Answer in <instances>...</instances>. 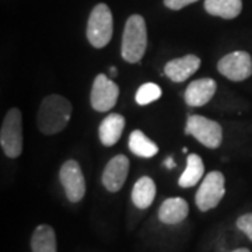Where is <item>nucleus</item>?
<instances>
[{
	"label": "nucleus",
	"instance_id": "21",
	"mask_svg": "<svg viewBox=\"0 0 252 252\" xmlns=\"http://www.w3.org/2000/svg\"><path fill=\"white\" fill-rule=\"evenodd\" d=\"M237 228L252 241V213H245L237 219Z\"/></svg>",
	"mask_w": 252,
	"mask_h": 252
},
{
	"label": "nucleus",
	"instance_id": "1",
	"mask_svg": "<svg viewBox=\"0 0 252 252\" xmlns=\"http://www.w3.org/2000/svg\"><path fill=\"white\" fill-rule=\"evenodd\" d=\"M72 102L61 94L46 95L36 112V127L44 135L61 133L72 118Z\"/></svg>",
	"mask_w": 252,
	"mask_h": 252
},
{
	"label": "nucleus",
	"instance_id": "11",
	"mask_svg": "<svg viewBox=\"0 0 252 252\" xmlns=\"http://www.w3.org/2000/svg\"><path fill=\"white\" fill-rule=\"evenodd\" d=\"M217 83L210 77H202L189 83L184 93V99L187 105L192 108H199L206 105L213 95L216 94Z\"/></svg>",
	"mask_w": 252,
	"mask_h": 252
},
{
	"label": "nucleus",
	"instance_id": "10",
	"mask_svg": "<svg viewBox=\"0 0 252 252\" xmlns=\"http://www.w3.org/2000/svg\"><path fill=\"white\" fill-rule=\"evenodd\" d=\"M130 168V161L126 157L125 154H118L115 157H112L102 172V185L104 188L115 193L118 190H121L122 187L125 185V181L129 174Z\"/></svg>",
	"mask_w": 252,
	"mask_h": 252
},
{
	"label": "nucleus",
	"instance_id": "6",
	"mask_svg": "<svg viewBox=\"0 0 252 252\" xmlns=\"http://www.w3.org/2000/svg\"><path fill=\"white\" fill-rule=\"evenodd\" d=\"M225 195V178L223 172L210 171L203 177V181L200 182L196 195H195V203L200 212L212 210Z\"/></svg>",
	"mask_w": 252,
	"mask_h": 252
},
{
	"label": "nucleus",
	"instance_id": "20",
	"mask_svg": "<svg viewBox=\"0 0 252 252\" xmlns=\"http://www.w3.org/2000/svg\"><path fill=\"white\" fill-rule=\"evenodd\" d=\"M161 87H160L157 83L149 81V83L142 84V86L137 89V91H136V104L140 105V107H144V105H149V104H152L154 101L160 99L161 98Z\"/></svg>",
	"mask_w": 252,
	"mask_h": 252
},
{
	"label": "nucleus",
	"instance_id": "5",
	"mask_svg": "<svg viewBox=\"0 0 252 252\" xmlns=\"http://www.w3.org/2000/svg\"><path fill=\"white\" fill-rule=\"evenodd\" d=\"M185 133L193 136L199 143L212 150L219 149L223 142L221 125L202 115H189L185 125Z\"/></svg>",
	"mask_w": 252,
	"mask_h": 252
},
{
	"label": "nucleus",
	"instance_id": "9",
	"mask_svg": "<svg viewBox=\"0 0 252 252\" xmlns=\"http://www.w3.org/2000/svg\"><path fill=\"white\" fill-rule=\"evenodd\" d=\"M119 97V87L107 74H98L91 87L90 102L93 109L97 112H107L115 107Z\"/></svg>",
	"mask_w": 252,
	"mask_h": 252
},
{
	"label": "nucleus",
	"instance_id": "19",
	"mask_svg": "<svg viewBox=\"0 0 252 252\" xmlns=\"http://www.w3.org/2000/svg\"><path fill=\"white\" fill-rule=\"evenodd\" d=\"M205 10L216 17L233 20L243 10V0H205Z\"/></svg>",
	"mask_w": 252,
	"mask_h": 252
},
{
	"label": "nucleus",
	"instance_id": "13",
	"mask_svg": "<svg viewBox=\"0 0 252 252\" xmlns=\"http://www.w3.org/2000/svg\"><path fill=\"white\" fill-rule=\"evenodd\" d=\"M189 215V205L184 198L175 196V198L165 199L158 209V219L164 224L174 225L180 224Z\"/></svg>",
	"mask_w": 252,
	"mask_h": 252
},
{
	"label": "nucleus",
	"instance_id": "4",
	"mask_svg": "<svg viewBox=\"0 0 252 252\" xmlns=\"http://www.w3.org/2000/svg\"><path fill=\"white\" fill-rule=\"evenodd\" d=\"M114 32L112 13L107 4L99 3L91 10L87 23V39L97 49L107 46Z\"/></svg>",
	"mask_w": 252,
	"mask_h": 252
},
{
	"label": "nucleus",
	"instance_id": "12",
	"mask_svg": "<svg viewBox=\"0 0 252 252\" xmlns=\"http://www.w3.org/2000/svg\"><path fill=\"white\" fill-rule=\"evenodd\" d=\"M199 67H200V58L196 55L189 54L168 61L164 66V74L174 83H184L192 74L198 72Z\"/></svg>",
	"mask_w": 252,
	"mask_h": 252
},
{
	"label": "nucleus",
	"instance_id": "24",
	"mask_svg": "<svg viewBox=\"0 0 252 252\" xmlns=\"http://www.w3.org/2000/svg\"><path fill=\"white\" fill-rule=\"evenodd\" d=\"M109 72H111V76H112V77H117L118 76V69L117 67H114V66L109 67Z\"/></svg>",
	"mask_w": 252,
	"mask_h": 252
},
{
	"label": "nucleus",
	"instance_id": "2",
	"mask_svg": "<svg viewBox=\"0 0 252 252\" xmlns=\"http://www.w3.org/2000/svg\"><path fill=\"white\" fill-rule=\"evenodd\" d=\"M147 49V27L140 14H133L126 20L121 55L127 63H139Z\"/></svg>",
	"mask_w": 252,
	"mask_h": 252
},
{
	"label": "nucleus",
	"instance_id": "14",
	"mask_svg": "<svg viewBox=\"0 0 252 252\" xmlns=\"http://www.w3.org/2000/svg\"><path fill=\"white\" fill-rule=\"evenodd\" d=\"M126 121L121 114H109L102 119L98 127V137L101 143L107 147H111L119 142L125 129Z\"/></svg>",
	"mask_w": 252,
	"mask_h": 252
},
{
	"label": "nucleus",
	"instance_id": "15",
	"mask_svg": "<svg viewBox=\"0 0 252 252\" xmlns=\"http://www.w3.org/2000/svg\"><path fill=\"white\" fill-rule=\"evenodd\" d=\"M156 182L153 178L144 175L136 181L132 189V202L137 209H147L152 206L156 198Z\"/></svg>",
	"mask_w": 252,
	"mask_h": 252
},
{
	"label": "nucleus",
	"instance_id": "25",
	"mask_svg": "<svg viewBox=\"0 0 252 252\" xmlns=\"http://www.w3.org/2000/svg\"><path fill=\"white\" fill-rule=\"evenodd\" d=\"M231 252H251L248 248H237V250H233Z\"/></svg>",
	"mask_w": 252,
	"mask_h": 252
},
{
	"label": "nucleus",
	"instance_id": "17",
	"mask_svg": "<svg viewBox=\"0 0 252 252\" xmlns=\"http://www.w3.org/2000/svg\"><path fill=\"white\" fill-rule=\"evenodd\" d=\"M31 251L32 252H58V243L55 230L48 224L36 227L31 237Z\"/></svg>",
	"mask_w": 252,
	"mask_h": 252
},
{
	"label": "nucleus",
	"instance_id": "7",
	"mask_svg": "<svg viewBox=\"0 0 252 252\" xmlns=\"http://www.w3.org/2000/svg\"><path fill=\"white\" fill-rule=\"evenodd\" d=\"M59 181L62 184L66 198L72 203H79L86 195V178L80 164L76 160H67L62 164L59 171Z\"/></svg>",
	"mask_w": 252,
	"mask_h": 252
},
{
	"label": "nucleus",
	"instance_id": "22",
	"mask_svg": "<svg viewBox=\"0 0 252 252\" xmlns=\"http://www.w3.org/2000/svg\"><path fill=\"white\" fill-rule=\"evenodd\" d=\"M198 0H164V4L171 10H181Z\"/></svg>",
	"mask_w": 252,
	"mask_h": 252
},
{
	"label": "nucleus",
	"instance_id": "8",
	"mask_svg": "<svg viewBox=\"0 0 252 252\" xmlns=\"http://www.w3.org/2000/svg\"><path fill=\"white\" fill-rule=\"evenodd\" d=\"M217 70L228 80H247L252 76V56L245 51L230 52L217 62Z\"/></svg>",
	"mask_w": 252,
	"mask_h": 252
},
{
	"label": "nucleus",
	"instance_id": "3",
	"mask_svg": "<svg viewBox=\"0 0 252 252\" xmlns=\"http://www.w3.org/2000/svg\"><path fill=\"white\" fill-rule=\"evenodd\" d=\"M23 115L18 108H11L3 118L0 127V146L9 158H18L23 153Z\"/></svg>",
	"mask_w": 252,
	"mask_h": 252
},
{
	"label": "nucleus",
	"instance_id": "18",
	"mask_svg": "<svg viewBox=\"0 0 252 252\" xmlns=\"http://www.w3.org/2000/svg\"><path fill=\"white\" fill-rule=\"evenodd\" d=\"M127 147L132 153L142 158H152L158 154V146L150 137L144 135L140 129H135L127 140Z\"/></svg>",
	"mask_w": 252,
	"mask_h": 252
},
{
	"label": "nucleus",
	"instance_id": "16",
	"mask_svg": "<svg viewBox=\"0 0 252 252\" xmlns=\"http://www.w3.org/2000/svg\"><path fill=\"white\" fill-rule=\"evenodd\" d=\"M205 175V164L202 157L198 154H188L187 157V167L181 174L178 185L181 188H192Z\"/></svg>",
	"mask_w": 252,
	"mask_h": 252
},
{
	"label": "nucleus",
	"instance_id": "23",
	"mask_svg": "<svg viewBox=\"0 0 252 252\" xmlns=\"http://www.w3.org/2000/svg\"><path fill=\"white\" fill-rule=\"evenodd\" d=\"M164 165L168 168V170H172L175 167V162H174V158L172 157H167V160L164 161Z\"/></svg>",
	"mask_w": 252,
	"mask_h": 252
}]
</instances>
